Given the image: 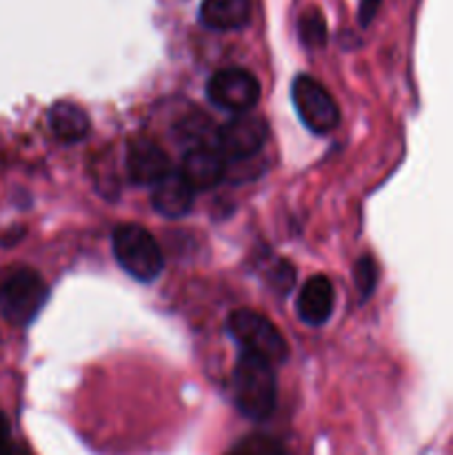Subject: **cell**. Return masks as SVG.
Instances as JSON below:
<instances>
[{
	"label": "cell",
	"instance_id": "1",
	"mask_svg": "<svg viewBox=\"0 0 453 455\" xmlns=\"http://www.w3.org/2000/svg\"><path fill=\"white\" fill-rule=\"evenodd\" d=\"M234 400L249 420H266L278 400L274 363L251 351H242L234 369Z\"/></svg>",
	"mask_w": 453,
	"mask_h": 455
},
{
	"label": "cell",
	"instance_id": "2",
	"mask_svg": "<svg viewBox=\"0 0 453 455\" xmlns=\"http://www.w3.org/2000/svg\"><path fill=\"white\" fill-rule=\"evenodd\" d=\"M118 265L138 283H151L163 274L164 258L154 235L140 225H123L114 231Z\"/></svg>",
	"mask_w": 453,
	"mask_h": 455
},
{
	"label": "cell",
	"instance_id": "3",
	"mask_svg": "<svg viewBox=\"0 0 453 455\" xmlns=\"http://www.w3.org/2000/svg\"><path fill=\"white\" fill-rule=\"evenodd\" d=\"M47 300V284L29 267L9 269L0 278V311L13 324H27Z\"/></svg>",
	"mask_w": 453,
	"mask_h": 455
},
{
	"label": "cell",
	"instance_id": "4",
	"mask_svg": "<svg viewBox=\"0 0 453 455\" xmlns=\"http://www.w3.org/2000/svg\"><path fill=\"white\" fill-rule=\"evenodd\" d=\"M229 331L242 345L244 351L262 355L269 363H284L289 355V345L282 333L274 327L269 318L251 309L234 311L229 318Z\"/></svg>",
	"mask_w": 453,
	"mask_h": 455
},
{
	"label": "cell",
	"instance_id": "5",
	"mask_svg": "<svg viewBox=\"0 0 453 455\" xmlns=\"http://www.w3.org/2000/svg\"><path fill=\"white\" fill-rule=\"evenodd\" d=\"M291 96L302 123H305L311 132L329 133L338 127V123H340V109H338L331 93H329L318 80L305 74L298 76V78L293 80Z\"/></svg>",
	"mask_w": 453,
	"mask_h": 455
},
{
	"label": "cell",
	"instance_id": "6",
	"mask_svg": "<svg viewBox=\"0 0 453 455\" xmlns=\"http://www.w3.org/2000/svg\"><path fill=\"white\" fill-rule=\"evenodd\" d=\"M269 127L262 118L238 114L216 132V147L226 163H242L253 158L265 147Z\"/></svg>",
	"mask_w": 453,
	"mask_h": 455
},
{
	"label": "cell",
	"instance_id": "7",
	"mask_svg": "<svg viewBox=\"0 0 453 455\" xmlns=\"http://www.w3.org/2000/svg\"><path fill=\"white\" fill-rule=\"evenodd\" d=\"M207 96L220 109L231 114H247L260 100V83L244 69H222L211 76Z\"/></svg>",
	"mask_w": 453,
	"mask_h": 455
},
{
	"label": "cell",
	"instance_id": "8",
	"mask_svg": "<svg viewBox=\"0 0 453 455\" xmlns=\"http://www.w3.org/2000/svg\"><path fill=\"white\" fill-rule=\"evenodd\" d=\"M171 169L167 154L145 136H136L127 145V173L136 185H155Z\"/></svg>",
	"mask_w": 453,
	"mask_h": 455
},
{
	"label": "cell",
	"instance_id": "9",
	"mask_svg": "<svg viewBox=\"0 0 453 455\" xmlns=\"http://www.w3.org/2000/svg\"><path fill=\"white\" fill-rule=\"evenodd\" d=\"M180 172L185 173V178L195 191H207L225 178L226 160L218 151L216 142L213 145L204 142V145H194L187 151Z\"/></svg>",
	"mask_w": 453,
	"mask_h": 455
},
{
	"label": "cell",
	"instance_id": "10",
	"mask_svg": "<svg viewBox=\"0 0 453 455\" xmlns=\"http://www.w3.org/2000/svg\"><path fill=\"white\" fill-rule=\"evenodd\" d=\"M151 191V203H154L155 212L163 213L167 218H180L194 204V194L195 189L191 187V182L187 180L185 173L176 172V169H169L163 178H160Z\"/></svg>",
	"mask_w": 453,
	"mask_h": 455
},
{
	"label": "cell",
	"instance_id": "11",
	"mask_svg": "<svg viewBox=\"0 0 453 455\" xmlns=\"http://www.w3.org/2000/svg\"><path fill=\"white\" fill-rule=\"evenodd\" d=\"M333 311V287L324 275L306 280L298 296V315L311 327H318L329 320Z\"/></svg>",
	"mask_w": 453,
	"mask_h": 455
},
{
	"label": "cell",
	"instance_id": "12",
	"mask_svg": "<svg viewBox=\"0 0 453 455\" xmlns=\"http://www.w3.org/2000/svg\"><path fill=\"white\" fill-rule=\"evenodd\" d=\"M251 18V0H203L200 20L213 31H234Z\"/></svg>",
	"mask_w": 453,
	"mask_h": 455
},
{
	"label": "cell",
	"instance_id": "13",
	"mask_svg": "<svg viewBox=\"0 0 453 455\" xmlns=\"http://www.w3.org/2000/svg\"><path fill=\"white\" fill-rule=\"evenodd\" d=\"M49 127L60 140L78 142L87 136L89 118L78 105L60 100L49 109Z\"/></svg>",
	"mask_w": 453,
	"mask_h": 455
},
{
	"label": "cell",
	"instance_id": "14",
	"mask_svg": "<svg viewBox=\"0 0 453 455\" xmlns=\"http://www.w3.org/2000/svg\"><path fill=\"white\" fill-rule=\"evenodd\" d=\"M300 38L309 47H322L327 43V22L318 9H311L300 18Z\"/></svg>",
	"mask_w": 453,
	"mask_h": 455
},
{
	"label": "cell",
	"instance_id": "15",
	"mask_svg": "<svg viewBox=\"0 0 453 455\" xmlns=\"http://www.w3.org/2000/svg\"><path fill=\"white\" fill-rule=\"evenodd\" d=\"M229 455H284L282 444L269 435H251L242 440Z\"/></svg>",
	"mask_w": 453,
	"mask_h": 455
},
{
	"label": "cell",
	"instance_id": "16",
	"mask_svg": "<svg viewBox=\"0 0 453 455\" xmlns=\"http://www.w3.org/2000/svg\"><path fill=\"white\" fill-rule=\"evenodd\" d=\"M355 284H358L360 293L362 298H369L373 293V287H376V280H378V271H376V262L371 260L369 256L360 258V262L355 265Z\"/></svg>",
	"mask_w": 453,
	"mask_h": 455
},
{
	"label": "cell",
	"instance_id": "17",
	"mask_svg": "<svg viewBox=\"0 0 453 455\" xmlns=\"http://www.w3.org/2000/svg\"><path fill=\"white\" fill-rule=\"evenodd\" d=\"M0 455H29L13 440L12 427L3 413H0Z\"/></svg>",
	"mask_w": 453,
	"mask_h": 455
},
{
	"label": "cell",
	"instance_id": "18",
	"mask_svg": "<svg viewBox=\"0 0 453 455\" xmlns=\"http://www.w3.org/2000/svg\"><path fill=\"white\" fill-rule=\"evenodd\" d=\"M378 7H380V0H362L360 3V22L369 25L373 20V16H376Z\"/></svg>",
	"mask_w": 453,
	"mask_h": 455
}]
</instances>
